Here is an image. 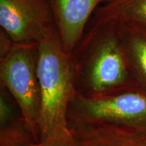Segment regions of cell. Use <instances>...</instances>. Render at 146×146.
Returning a JSON list of instances; mask_svg holds the SVG:
<instances>
[{
  "instance_id": "1",
  "label": "cell",
  "mask_w": 146,
  "mask_h": 146,
  "mask_svg": "<svg viewBox=\"0 0 146 146\" xmlns=\"http://www.w3.org/2000/svg\"><path fill=\"white\" fill-rule=\"evenodd\" d=\"M70 56L78 95L100 96L135 86L118 23L88 25Z\"/></svg>"
},
{
  "instance_id": "2",
  "label": "cell",
  "mask_w": 146,
  "mask_h": 146,
  "mask_svg": "<svg viewBox=\"0 0 146 146\" xmlns=\"http://www.w3.org/2000/svg\"><path fill=\"white\" fill-rule=\"evenodd\" d=\"M37 73L41 140L58 129L68 127V106L76 94L71 56L64 50L56 27L38 42Z\"/></svg>"
},
{
  "instance_id": "3",
  "label": "cell",
  "mask_w": 146,
  "mask_h": 146,
  "mask_svg": "<svg viewBox=\"0 0 146 146\" xmlns=\"http://www.w3.org/2000/svg\"><path fill=\"white\" fill-rule=\"evenodd\" d=\"M68 119L146 135V91L135 86L111 94L85 97L76 94Z\"/></svg>"
},
{
  "instance_id": "4",
  "label": "cell",
  "mask_w": 146,
  "mask_h": 146,
  "mask_svg": "<svg viewBox=\"0 0 146 146\" xmlns=\"http://www.w3.org/2000/svg\"><path fill=\"white\" fill-rule=\"evenodd\" d=\"M38 43H14L0 57V84L12 96L35 140H40L41 90L37 73Z\"/></svg>"
},
{
  "instance_id": "5",
  "label": "cell",
  "mask_w": 146,
  "mask_h": 146,
  "mask_svg": "<svg viewBox=\"0 0 146 146\" xmlns=\"http://www.w3.org/2000/svg\"><path fill=\"white\" fill-rule=\"evenodd\" d=\"M0 27L14 43L34 44L56 25L49 0H0Z\"/></svg>"
},
{
  "instance_id": "6",
  "label": "cell",
  "mask_w": 146,
  "mask_h": 146,
  "mask_svg": "<svg viewBox=\"0 0 146 146\" xmlns=\"http://www.w3.org/2000/svg\"><path fill=\"white\" fill-rule=\"evenodd\" d=\"M110 0H49L64 50H75L97 8Z\"/></svg>"
},
{
  "instance_id": "7",
  "label": "cell",
  "mask_w": 146,
  "mask_h": 146,
  "mask_svg": "<svg viewBox=\"0 0 146 146\" xmlns=\"http://www.w3.org/2000/svg\"><path fill=\"white\" fill-rule=\"evenodd\" d=\"M79 146H146L143 136L80 120L68 119Z\"/></svg>"
},
{
  "instance_id": "8",
  "label": "cell",
  "mask_w": 146,
  "mask_h": 146,
  "mask_svg": "<svg viewBox=\"0 0 146 146\" xmlns=\"http://www.w3.org/2000/svg\"><path fill=\"white\" fill-rule=\"evenodd\" d=\"M17 104L4 87H0V146H28L36 142Z\"/></svg>"
},
{
  "instance_id": "9",
  "label": "cell",
  "mask_w": 146,
  "mask_h": 146,
  "mask_svg": "<svg viewBox=\"0 0 146 146\" xmlns=\"http://www.w3.org/2000/svg\"><path fill=\"white\" fill-rule=\"evenodd\" d=\"M109 23H133L146 27V0H111L103 3L95 11L88 25Z\"/></svg>"
},
{
  "instance_id": "10",
  "label": "cell",
  "mask_w": 146,
  "mask_h": 146,
  "mask_svg": "<svg viewBox=\"0 0 146 146\" xmlns=\"http://www.w3.org/2000/svg\"><path fill=\"white\" fill-rule=\"evenodd\" d=\"M119 25L132 75L146 88V27L133 23Z\"/></svg>"
},
{
  "instance_id": "11",
  "label": "cell",
  "mask_w": 146,
  "mask_h": 146,
  "mask_svg": "<svg viewBox=\"0 0 146 146\" xmlns=\"http://www.w3.org/2000/svg\"><path fill=\"white\" fill-rule=\"evenodd\" d=\"M28 146H79L69 127L54 131L46 137Z\"/></svg>"
},
{
  "instance_id": "12",
  "label": "cell",
  "mask_w": 146,
  "mask_h": 146,
  "mask_svg": "<svg viewBox=\"0 0 146 146\" xmlns=\"http://www.w3.org/2000/svg\"><path fill=\"white\" fill-rule=\"evenodd\" d=\"M14 42L8 35L0 29V57H2L11 50Z\"/></svg>"
},
{
  "instance_id": "13",
  "label": "cell",
  "mask_w": 146,
  "mask_h": 146,
  "mask_svg": "<svg viewBox=\"0 0 146 146\" xmlns=\"http://www.w3.org/2000/svg\"><path fill=\"white\" fill-rule=\"evenodd\" d=\"M144 138H145V143H146V135L144 137Z\"/></svg>"
},
{
  "instance_id": "14",
  "label": "cell",
  "mask_w": 146,
  "mask_h": 146,
  "mask_svg": "<svg viewBox=\"0 0 146 146\" xmlns=\"http://www.w3.org/2000/svg\"><path fill=\"white\" fill-rule=\"evenodd\" d=\"M110 1H111V0H110Z\"/></svg>"
}]
</instances>
